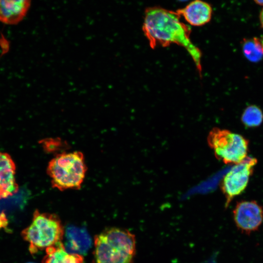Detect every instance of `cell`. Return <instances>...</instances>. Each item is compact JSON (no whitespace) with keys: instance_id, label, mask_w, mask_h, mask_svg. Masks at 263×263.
Instances as JSON below:
<instances>
[{"instance_id":"1","label":"cell","mask_w":263,"mask_h":263,"mask_svg":"<svg viewBox=\"0 0 263 263\" xmlns=\"http://www.w3.org/2000/svg\"><path fill=\"white\" fill-rule=\"evenodd\" d=\"M142 30L151 48L171 44L184 47L201 74V52L190 39V28L181 22L176 12L159 7L146 9Z\"/></svg>"},{"instance_id":"2","label":"cell","mask_w":263,"mask_h":263,"mask_svg":"<svg viewBox=\"0 0 263 263\" xmlns=\"http://www.w3.org/2000/svg\"><path fill=\"white\" fill-rule=\"evenodd\" d=\"M94 247L95 263H132L136 241L128 230L111 227L95 236Z\"/></svg>"},{"instance_id":"3","label":"cell","mask_w":263,"mask_h":263,"mask_svg":"<svg viewBox=\"0 0 263 263\" xmlns=\"http://www.w3.org/2000/svg\"><path fill=\"white\" fill-rule=\"evenodd\" d=\"M86 171L84 156L80 151L57 154L50 161L47 169L52 187L61 191L79 189Z\"/></svg>"},{"instance_id":"4","label":"cell","mask_w":263,"mask_h":263,"mask_svg":"<svg viewBox=\"0 0 263 263\" xmlns=\"http://www.w3.org/2000/svg\"><path fill=\"white\" fill-rule=\"evenodd\" d=\"M64 234L56 215L38 210L34 211L31 224L21 232L22 238L29 244V250L32 255L62 242Z\"/></svg>"},{"instance_id":"5","label":"cell","mask_w":263,"mask_h":263,"mask_svg":"<svg viewBox=\"0 0 263 263\" xmlns=\"http://www.w3.org/2000/svg\"><path fill=\"white\" fill-rule=\"evenodd\" d=\"M208 141L216 157L226 164H238L247 157L248 141L239 134L215 128L209 133Z\"/></svg>"},{"instance_id":"6","label":"cell","mask_w":263,"mask_h":263,"mask_svg":"<svg viewBox=\"0 0 263 263\" xmlns=\"http://www.w3.org/2000/svg\"><path fill=\"white\" fill-rule=\"evenodd\" d=\"M257 163L256 158L247 157L243 161L235 165L225 175L221 188L226 199V207L235 197L245 190Z\"/></svg>"},{"instance_id":"7","label":"cell","mask_w":263,"mask_h":263,"mask_svg":"<svg viewBox=\"0 0 263 263\" xmlns=\"http://www.w3.org/2000/svg\"><path fill=\"white\" fill-rule=\"evenodd\" d=\"M237 228L247 235L257 230L263 222V207L256 201L238 202L233 210Z\"/></svg>"},{"instance_id":"8","label":"cell","mask_w":263,"mask_h":263,"mask_svg":"<svg viewBox=\"0 0 263 263\" xmlns=\"http://www.w3.org/2000/svg\"><path fill=\"white\" fill-rule=\"evenodd\" d=\"M16 165L11 156L0 152V199L16 193L19 186L15 179Z\"/></svg>"},{"instance_id":"9","label":"cell","mask_w":263,"mask_h":263,"mask_svg":"<svg viewBox=\"0 0 263 263\" xmlns=\"http://www.w3.org/2000/svg\"><path fill=\"white\" fill-rule=\"evenodd\" d=\"M190 25L200 26L208 23L211 19L212 9L207 2L201 0L190 2L184 8L176 11Z\"/></svg>"},{"instance_id":"10","label":"cell","mask_w":263,"mask_h":263,"mask_svg":"<svg viewBox=\"0 0 263 263\" xmlns=\"http://www.w3.org/2000/svg\"><path fill=\"white\" fill-rule=\"evenodd\" d=\"M30 5L28 0H0V21L10 25L18 24L25 17Z\"/></svg>"},{"instance_id":"11","label":"cell","mask_w":263,"mask_h":263,"mask_svg":"<svg viewBox=\"0 0 263 263\" xmlns=\"http://www.w3.org/2000/svg\"><path fill=\"white\" fill-rule=\"evenodd\" d=\"M66 250L70 253L81 255L87 253L92 244V240L83 228L69 226L65 231Z\"/></svg>"},{"instance_id":"12","label":"cell","mask_w":263,"mask_h":263,"mask_svg":"<svg viewBox=\"0 0 263 263\" xmlns=\"http://www.w3.org/2000/svg\"><path fill=\"white\" fill-rule=\"evenodd\" d=\"M82 255L71 253L62 242L46 249V255L42 263H83Z\"/></svg>"},{"instance_id":"13","label":"cell","mask_w":263,"mask_h":263,"mask_svg":"<svg viewBox=\"0 0 263 263\" xmlns=\"http://www.w3.org/2000/svg\"><path fill=\"white\" fill-rule=\"evenodd\" d=\"M242 50L245 57L251 62H257L263 58V46L257 38L244 39Z\"/></svg>"},{"instance_id":"14","label":"cell","mask_w":263,"mask_h":263,"mask_svg":"<svg viewBox=\"0 0 263 263\" xmlns=\"http://www.w3.org/2000/svg\"><path fill=\"white\" fill-rule=\"evenodd\" d=\"M241 121L243 124L248 128L260 126L263 121V113L261 109L256 105H250L244 110Z\"/></svg>"},{"instance_id":"15","label":"cell","mask_w":263,"mask_h":263,"mask_svg":"<svg viewBox=\"0 0 263 263\" xmlns=\"http://www.w3.org/2000/svg\"><path fill=\"white\" fill-rule=\"evenodd\" d=\"M44 149L48 152L58 150L62 145L60 140L57 139H47L40 141Z\"/></svg>"},{"instance_id":"16","label":"cell","mask_w":263,"mask_h":263,"mask_svg":"<svg viewBox=\"0 0 263 263\" xmlns=\"http://www.w3.org/2000/svg\"><path fill=\"white\" fill-rule=\"evenodd\" d=\"M8 220L6 214L2 211L0 213V229L5 228L8 225Z\"/></svg>"},{"instance_id":"17","label":"cell","mask_w":263,"mask_h":263,"mask_svg":"<svg viewBox=\"0 0 263 263\" xmlns=\"http://www.w3.org/2000/svg\"><path fill=\"white\" fill-rule=\"evenodd\" d=\"M260 20L262 27L263 28V9H262L260 14Z\"/></svg>"},{"instance_id":"18","label":"cell","mask_w":263,"mask_h":263,"mask_svg":"<svg viewBox=\"0 0 263 263\" xmlns=\"http://www.w3.org/2000/svg\"><path fill=\"white\" fill-rule=\"evenodd\" d=\"M254 2L259 5L263 6V0H256Z\"/></svg>"},{"instance_id":"19","label":"cell","mask_w":263,"mask_h":263,"mask_svg":"<svg viewBox=\"0 0 263 263\" xmlns=\"http://www.w3.org/2000/svg\"><path fill=\"white\" fill-rule=\"evenodd\" d=\"M262 44L263 46V39L262 41Z\"/></svg>"},{"instance_id":"20","label":"cell","mask_w":263,"mask_h":263,"mask_svg":"<svg viewBox=\"0 0 263 263\" xmlns=\"http://www.w3.org/2000/svg\"><path fill=\"white\" fill-rule=\"evenodd\" d=\"M33 263V262H28V263Z\"/></svg>"}]
</instances>
